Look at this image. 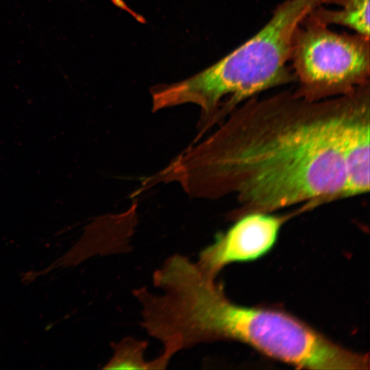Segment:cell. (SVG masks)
Returning <instances> with one entry per match:
<instances>
[{
  "label": "cell",
  "mask_w": 370,
  "mask_h": 370,
  "mask_svg": "<svg viewBox=\"0 0 370 370\" xmlns=\"http://www.w3.org/2000/svg\"><path fill=\"white\" fill-rule=\"evenodd\" d=\"M329 0H286L251 38L219 61L185 80L158 86L162 109L186 103L201 108L200 128L208 130L259 94L295 81L287 67L301 22Z\"/></svg>",
  "instance_id": "3957f363"
},
{
  "label": "cell",
  "mask_w": 370,
  "mask_h": 370,
  "mask_svg": "<svg viewBox=\"0 0 370 370\" xmlns=\"http://www.w3.org/2000/svg\"><path fill=\"white\" fill-rule=\"evenodd\" d=\"M112 346L114 354L104 369H165L158 357L152 361L145 360L144 353L147 341L127 337L117 343H113Z\"/></svg>",
  "instance_id": "ba28073f"
},
{
  "label": "cell",
  "mask_w": 370,
  "mask_h": 370,
  "mask_svg": "<svg viewBox=\"0 0 370 370\" xmlns=\"http://www.w3.org/2000/svg\"><path fill=\"white\" fill-rule=\"evenodd\" d=\"M273 215L251 212L237 219L213 243L201 250L197 264L208 275L216 278L226 265L256 260L267 254L275 244L283 224L297 213Z\"/></svg>",
  "instance_id": "5b68a950"
},
{
  "label": "cell",
  "mask_w": 370,
  "mask_h": 370,
  "mask_svg": "<svg viewBox=\"0 0 370 370\" xmlns=\"http://www.w3.org/2000/svg\"><path fill=\"white\" fill-rule=\"evenodd\" d=\"M290 60L298 95L319 100L347 94L369 84L370 40L339 34L310 14L293 38Z\"/></svg>",
  "instance_id": "277c9868"
},
{
  "label": "cell",
  "mask_w": 370,
  "mask_h": 370,
  "mask_svg": "<svg viewBox=\"0 0 370 370\" xmlns=\"http://www.w3.org/2000/svg\"><path fill=\"white\" fill-rule=\"evenodd\" d=\"M370 107L359 112L349 123L343 144L348 196L369 190Z\"/></svg>",
  "instance_id": "8992f818"
},
{
  "label": "cell",
  "mask_w": 370,
  "mask_h": 370,
  "mask_svg": "<svg viewBox=\"0 0 370 370\" xmlns=\"http://www.w3.org/2000/svg\"><path fill=\"white\" fill-rule=\"evenodd\" d=\"M369 87L319 100L295 91L253 97L151 175V182L177 183L195 198L232 197L238 204L231 212L234 220L349 197L345 132L370 105Z\"/></svg>",
  "instance_id": "6da1fadb"
},
{
  "label": "cell",
  "mask_w": 370,
  "mask_h": 370,
  "mask_svg": "<svg viewBox=\"0 0 370 370\" xmlns=\"http://www.w3.org/2000/svg\"><path fill=\"white\" fill-rule=\"evenodd\" d=\"M328 3L335 4L338 8L331 10L320 6L310 15L328 26L341 25L369 37V0H329Z\"/></svg>",
  "instance_id": "52a82bcc"
},
{
  "label": "cell",
  "mask_w": 370,
  "mask_h": 370,
  "mask_svg": "<svg viewBox=\"0 0 370 370\" xmlns=\"http://www.w3.org/2000/svg\"><path fill=\"white\" fill-rule=\"evenodd\" d=\"M154 319L159 338L175 352L232 340L300 368H369L367 354L339 346L284 310L234 304L223 284L195 262L179 266L166 278L156 302Z\"/></svg>",
  "instance_id": "7a4b0ae2"
}]
</instances>
